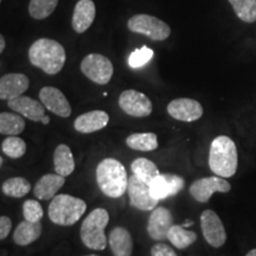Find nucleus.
<instances>
[{
	"mask_svg": "<svg viewBox=\"0 0 256 256\" xmlns=\"http://www.w3.org/2000/svg\"><path fill=\"white\" fill-rule=\"evenodd\" d=\"M28 60L48 75H56L63 69L66 55L62 44L49 38H40L28 49Z\"/></svg>",
	"mask_w": 256,
	"mask_h": 256,
	"instance_id": "obj_1",
	"label": "nucleus"
},
{
	"mask_svg": "<svg viewBox=\"0 0 256 256\" xmlns=\"http://www.w3.org/2000/svg\"><path fill=\"white\" fill-rule=\"evenodd\" d=\"M238 156L235 142L229 136H220L210 146L209 166L216 176L230 178L238 171Z\"/></svg>",
	"mask_w": 256,
	"mask_h": 256,
	"instance_id": "obj_2",
	"label": "nucleus"
},
{
	"mask_svg": "<svg viewBox=\"0 0 256 256\" xmlns=\"http://www.w3.org/2000/svg\"><path fill=\"white\" fill-rule=\"evenodd\" d=\"M96 182L106 196L120 198L127 192L128 177L124 166L113 158L104 159L96 168Z\"/></svg>",
	"mask_w": 256,
	"mask_h": 256,
	"instance_id": "obj_3",
	"label": "nucleus"
},
{
	"mask_svg": "<svg viewBox=\"0 0 256 256\" xmlns=\"http://www.w3.org/2000/svg\"><path fill=\"white\" fill-rule=\"evenodd\" d=\"M87 210V204L81 198L70 194H56L51 200L48 214L52 223L68 226L75 224Z\"/></svg>",
	"mask_w": 256,
	"mask_h": 256,
	"instance_id": "obj_4",
	"label": "nucleus"
},
{
	"mask_svg": "<svg viewBox=\"0 0 256 256\" xmlns=\"http://www.w3.org/2000/svg\"><path fill=\"white\" fill-rule=\"evenodd\" d=\"M110 222L108 211L102 208L94 209L82 222L80 236L83 244L92 250H104L107 247V238L104 229Z\"/></svg>",
	"mask_w": 256,
	"mask_h": 256,
	"instance_id": "obj_5",
	"label": "nucleus"
},
{
	"mask_svg": "<svg viewBox=\"0 0 256 256\" xmlns=\"http://www.w3.org/2000/svg\"><path fill=\"white\" fill-rule=\"evenodd\" d=\"M127 28L134 34H140L152 40H165L171 34V28L162 19L150 14H136L127 22Z\"/></svg>",
	"mask_w": 256,
	"mask_h": 256,
	"instance_id": "obj_6",
	"label": "nucleus"
},
{
	"mask_svg": "<svg viewBox=\"0 0 256 256\" xmlns=\"http://www.w3.org/2000/svg\"><path fill=\"white\" fill-rule=\"evenodd\" d=\"M81 72L96 84H107L113 76L114 68L110 60L100 54H90L81 62Z\"/></svg>",
	"mask_w": 256,
	"mask_h": 256,
	"instance_id": "obj_7",
	"label": "nucleus"
},
{
	"mask_svg": "<svg viewBox=\"0 0 256 256\" xmlns=\"http://www.w3.org/2000/svg\"><path fill=\"white\" fill-rule=\"evenodd\" d=\"M119 106L124 113L134 118L148 116L153 110L151 100L145 94L134 89H128L121 92Z\"/></svg>",
	"mask_w": 256,
	"mask_h": 256,
	"instance_id": "obj_8",
	"label": "nucleus"
},
{
	"mask_svg": "<svg viewBox=\"0 0 256 256\" xmlns=\"http://www.w3.org/2000/svg\"><path fill=\"white\" fill-rule=\"evenodd\" d=\"M127 194L130 197V206L138 210L151 211L158 206L159 200L152 197L150 185L144 183L134 174L128 178Z\"/></svg>",
	"mask_w": 256,
	"mask_h": 256,
	"instance_id": "obj_9",
	"label": "nucleus"
},
{
	"mask_svg": "<svg viewBox=\"0 0 256 256\" xmlns=\"http://www.w3.org/2000/svg\"><path fill=\"white\" fill-rule=\"evenodd\" d=\"M230 190H232L230 184L226 179L218 177V176L198 179L194 182L188 188L191 196L200 203H206L215 192L226 194Z\"/></svg>",
	"mask_w": 256,
	"mask_h": 256,
	"instance_id": "obj_10",
	"label": "nucleus"
},
{
	"mask_svg": "<svg viewBox=\"0 0 256 256\" xmlns=\"http://www.w3.org/2000/svg\"><path fill=\"white\" fill-rule=\"evenodd\" d=\"M200 228L204 238L211 247L220 248L226 241V232L222 220L212 210H206L200 215Z\"/></svg>",
	"mask_w": 256,
	"mask_h": 256,
	"instance_id": "obj_11",
	"label": "nucleus"
},
{
	"mask_svg": "<svg viewBox=\"0 0 256 256\" xmlns=\"http://www.w3.org/2000/svg\"><path fill=\"white\" fill-rule=\"evenodd\" d=\"M174 226V216L171 211L164 206H156L152 210L147 222V232L154 241L168 238V230Z\"/></svg>",
	"mask_w": 256,
	"mask_h": 256,
	"instance_id": "obj_12",
	"label": "nucleus"
},
{
	"mask_svg": "<svg viewBox=\"0 0 256 256\" xmlns=\"http://www.w3.org/2000/svg\"><path fill=\"white\" fill-rule=\"evenodd\" d=\"M168 113L178 121L192 122L200 119L203 115V107L200 102L192 98H176L168 104Z\"/></svg>",
	"mask_w": 256,
	"mask_h": 256,
	"instance_id": "obj_13",
	"label": "nucleus"
},
{
	"mask_svg": "<svg viewBox=\"0 0 256 256\" xmlns=\"http://www.w3.org/2000/svg\"><path fill=\"white\" fill-rule=\"evenodd\" d=\"M185 185L184 179L180 176L172 174H159L150 184V190L153 198L156 200H165V198L174 196L178 192L183 190Z\"/></svg>",
	"mask_w": 256,
	"mask_h": 256,
	"instance_id": "obj_14",
	"label": "nucleus"
},
{
	"mask_svg": "<svg viewBox=\"0 0 256 256\" xmlns=\"http://www.w3.org/2000/svg\"><path fill=\"white\" fill-rule=\"evenodd\" d=\"M40 100L48 110L52 112L60 118H68L72 114V106L68 98L60 89L55 87H44L40 92Z\"/></svg>",
	"mask_w": 256,
	"mask_h": 256,
	"instance_id": "obj_15",
	"label": "nucleus"
},
{
	"mask_svg": "<svg viewBox=\"0 0 256 256\" xmlns=\"http://www.w3.org/2000/svg\"><path fill=\"white\" fill-rule=\"evenodd\" d=\"M8 106L16 113L20 114L22 116L34 121V122H40L46 115L44 104L40 101L34 100V98H28V96L20 95L18 98L8 100Z\"/></svg>",
	"mask_w": 256,
	"mask_h": 256,
	"instance_id": "obj_16",
	"label": "nucleus"
},
{
	"mask_svg": "<svg viewBox=\"0 0 256 256\" xmlns=\"http://www.w3.org/2000/svg\"><path fill=\"white\" fill-rule=\"evenodd\" d=\"M30 81L24 74L12 72L0 78V100H12L28 90Z\"/></svg>",
	"mask_w": 256,
	"mask_h": 256,
	"instance_id": "obj_17",
	"label": "nucleus"
},
{
	"mask_svg": "<svg viewBox=\"0 0 256 256\" xmlns=\"http://www.w3.org/2000/svg\"><path fill=\"white\" fill-rule=\"evenodd\" d=\"M96 16V8L92 0H78L74 10L72 25L74 31L83 34L92 26Z\"/></svg>",
	"mask_w": 256,
	"mask_h": 256,
	"instance_id": "obj_18",
	"label": "nucleus"
},
{
	"mask_svg": "<svg viewBox=\"0 0 256 256\" xmlns=\"http://www.w3.org/2000/svg\"><path fill=\"white\" fill-rule=\"evenodd\" d=\"M110 122V115L104 110H92L76 118L74 127L78 133L89 134L104 130Z\"/></svg>",
	"mask_w": 256,
	"mask_h": 256,
	"instance_id": "obj_19",
	"label": "nucleus"
},
{
	"mask_svg": "<svg viewBox=\"0 0 256 256\" xmlns=\"http://www.w3.org/2000/svg\"><path fill=\"white\" fill-rule=\"evenodd\" d=\"M66 184V177L58 174H49L43 176L34 185V194L38 200H50L56 196L60 188Z\"/></svg>",
	"mask_w": 256,
	"mask_h": 256,
	"instance_id": "obj_20",
	"label": "nucleus"
},
{
	"mask_svg": "<svg viewBox=\"0 0 256 256\" xmlns=\"http://www.w3.org/2000/svg\"><path fill=\"white\" fill-rule=\"evenodd\" d=\"M108 243L114 256H132L133 238L126 228L115 226L110 234Z\"/></svg>",
	"mask_w": 256,
	"mask_h": 256,
	"instance_id": "obj_21",
	"label": "nucleus"
},
{
	"mask_svg": "<svg viewBox=\"0 0 256 256\" xmlns=\"http://www.w3.org/2000/svg\"><path fill=\"white\" fill-rule=\"evenodd\" d=\"M42 224L40 222H30V220H23L18 224L14 232V242L17 246L25 247L37 241L42 235Z\"/></svg>",
	"mask_w": 256,
	"mask_h": 256,
	"instance_id": "obj_22",
	"label": "nucleus"
},
{
	"mask_svg": "<svg viewBox=\"0 0 256 256\" xmlns=\"http://www.w3.org/2000/svg\"><path fill=\"white\" fill-rule=\"evenodd\" d=\"M55 172L63 177H68L75 171V159L68 145L60 144L54 152Z\"/></svg>",
	"mask_w": 256,
	"mask_h": 256,
	"instance_id": "obj_23",
	"label": "nucleus"
},
{
	"mask_svg": "<svg viewBox=\"0 0 256 256\" xmlns=\"http://www.w3.org/2000/svg\"><path fill=\"white\" fill-rule=\"evenodd\" d=\"M25 120L20 114L0 113V134L4 136H18L25 130Z\"/></svg>",
	"mask_w": 256,
	"mask_h": 256,
	"instance_id": "obj_24",
	"label": "nucleus"
},
{
	"mask_svg": "<svg viewBox=\"0 0 256 256\" xmlns=\"http://www.w3.org/2000/svg\"><path fill=\"white\" fill-rule=\"evenodd\" d=\"M130 168H132L133 174L136 178H139L140 180L148 185L152 183L153 179L160 174L154 162L146 158H138L134 160L130 165Z\"/></svg>",
	"mask_w": 256,
	"mask_h": 256,
	"instance_id": "obj_25",
	"label": "nucleus"
},
{
	"mask_svg": "<svg viewBox=\"0 0 256 256\" xmlns=\"http://www.w3.org/2000/svg\"><path fill=\"white\" fill-rule=\"evenodd\" d=\"M130 148L142 152H151L158 148V138L154 133H134L126 139Z\"/></svg>",
	"mask_w": 256,
	"mask_h": 256,
	"instance_id": "obj_26",
	"label": "nucleus"
},
{
	"mask_svg": "<svg viewBox=\"0 0 256 256\" xmlns=\"http://www.w3.org/2000/svg\"><path fill=\"white\" fill-rule=\"evenodd\" d=\"M168 240L176 248L186 249L188 247H190L192 243L196 242L197 235L196 232L185 229L183 226L174 224L168 230Z\"/></svg>",
	"mask_w": 256,
	"mask_h": 256,
	"instance_id": "obj_27",
	"label": "nucleus"
},
{
	"mask_svg": "<svg viewBox=\"0 0 256 256\" xmlns=\"http://www.w3.org/2000/svg\"><path fill=\"white\" fill-rule=\"evenodd\" d=\"M2 190L5 196L12 198H22L26 196L28 192H30L31 183L25 178L14 177L2 183Z\"/></svg>",
	"mask_w": 256,
	"mask_h": 256,
	"instance_id": "obj_28",
	"label": "nucleus"
},
{
	"mask_svg": "<svg viewBox=\"0 0 256 256\" xmlns=\"http://www.w3.org/2000/svg\"><path fill=\"white\" fill-rule=\"evenodd\" d=\"M238 17L244 23L256 22V0H229Z\"/></svg>",
	"mask_w": 256,
	"mask_h": 256,
	"instance_id": "obj_29",
	"label": "nucleus"
},
{
	"mask_svg": "<svg viewBox=\"0 0 256 256\" xmlns=\"http://www.w3.org/2000/svg\"><path fill=\"white\" fill-rule=\"evenodd\" d=\"M57 5H58V0H30L28 14L34 19L40 20L52 14Z\"/></svg>",
	"mask_w": 256,
	"mask_h": 256,
	"instance_id": "obj_30",
	"label": "nucleus"
},
{
	"mask_svg": "<svg viewBox=\"0 0 256 256\" xmlns=\"http://www.w3.org/2000/svg\"><path fill=\"white\" fill-rule=\"evenodd\" d=\"M2 150L8 158L18 159L22 158L26 152V144L22 138L10 136L2 142Z\"/></svg>",
	"mask_w": 256,
	"mask_h": 256,
	"instance_id": "obj_31",
	"label": "nucleus"
},
{
	"mask_svg": "<svg viewBox=\"0 0 256 256\" xmlns=\"http://www.w3.org/2000/svg\"><path fill=\"white\" fill-rule=\"evenodd\" d=\"M153 52L152 49L147 46H142L140 49L134 50L132 54L130 55V58H128V64H130V68L133 69H138V68H142V66H146L150 60H152Z\"/></svg>",
	"mask_w": 256,
	"mask_h": 256,
	"instance_id": "obj_32",
	"label": "nucleus"
},
{
	"mask_svg": "<svg viewBox=\"0 0 256 256\" xmlns=\"http://www.w3.org/2000/svg\"><path fill=\"white\" fill-rule=\"evenodd\" d=\"M23 215L24 218L30 220V222H40V220L44 216V211L40 202L28 200L23 204Z\"/></svg>",
	"mask_w": 256,
	"mask_h": 256,
	"instance_id": "obj_33",
	"label": "nucleus"
},
{
	"mask_svg": "<svg viewBox=\"0 0 256 256\" xmlns=\"http://www.w3.org/2000/svg\"><path fill=\"white\" fill-rule=\"evenodd\" d=\"M151 256H177V254L165 243H156L151 248Z\"/></svg>",
	"mask_w": 256,
	"mask_h": 256,
	"instance_id": "obj_34",
	"label": "nucleus"
},
{
	"mask_svg": "<svg viewBox=\"0 0 256 256\" xmlns=\"http://www.w3.org/2000/svg\"><path fill=\"white\" fill-rule=\"evenodd\" d=\"M12 229V220L8 216H0V241L8 236Z\"/></svg>",
	"mask_w": 256,
	"mask_h": 256,
	"instance_id": "obj_35",
	"label": "nucleus"
},
{
	"mask_svg": "<svg viewBox=\"0 0 256 256\" xmlns=\"http://www.w3.org/2000/svg\"><path fill=\"white\" fill-rule=\"evenodd\" d=\"M5 46H6V42H5V38L2 34H0V54L2 52V51L5 50Z\"/></svg>",
	"mask_w": 256,
	"mask_h": 256,
	"instance_id": "obj_36",
	"label": "nucleus"
},
{
	"mask_svg": "<svg viewBox=\"0 0 256 256\" xmlns=\"http://www.w3.org/2000/svg\"><path fill=\"white\" fill-rule=\"evenodd\" d=\"M40 122H42V124H49V122H50V118H49V116H48V115H46V116H44V119H43V120H42V121H40Z\"/></svg>",
	"mask_w": 256,
	"mask_h": 256,
	"instance_id": "obj_37",
	"label": "nucleus"
},
{
	"mask_svg": "<svg viewBox=\"0 0 256 256\" xmlns=\"http://www.w3.org/2000/svg\"><path fill=\"white\" fill-rule=\"evenodd\" d=\"M246 256H256V249H252V250L249 252Z\"/></svg>",
	"mask_w": 256,
	"mask_h": 256,
	"instance_id": "obj_38",
	"label": "nucleus"
},
{
	"mask_svg": "<svg viewBox=\"0 0 256 256\" xmlns=\"http://www.w3.org/2000/svg\"><path fill=\"white\" fill-rule=\"evenodd\" d=\"M192 224H194V222H191V220H190V222H185L183 224V226H184V228H186V226H192Z\"/></svg>",
	"mask_w": 256,
	"mask_h": 256,
	"instance_id": "obj_39",
	"label": "nucleus"
},
{
	"mask_svg": "<svg viewBox=\"0 0 256 256\" xmlns=\"http://www.w3.org/2000/svg\"><path fill=\"white\" fill-rule=\"evenodd\" d=\"M2 164H4V159H2V156H0V168H2Z\"/></svg>",
	"mask_w": 256,
	"mask_h": 256,
	"instance_id": "obj_40",
	"label": "nucleus"
},
{
	"mask_svg": "<svg viewBox=\"0 0 256 256\" xmlns=\"http://www.w3.org/2000/svg\"><path fill=\"white\" fill-rule=\"evenodd\" d=\"M84 256H100V255H96V254H90V255H84Z\"/></svg>",
	"mask_w": 256,
	"mask_h": 256,
	"instance_id": "obj_41",
	"label": "nucleus"
},
{
	"mask_svg": "<svg viewBox=\"0 0 256 256\" xmlns=\"http://www.w3.org/2000/svg\"><path fill=\"white\" fill-rule=\"evenodd\" d=\"M0 2H2V0H0Z\"/></svg>",
	"mask_w": 256,
	"mask_h": 256,
	"instance_id": "obj_42",
	"label": "nucleus"
}]
</instances>
